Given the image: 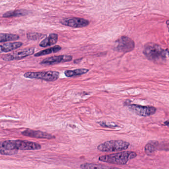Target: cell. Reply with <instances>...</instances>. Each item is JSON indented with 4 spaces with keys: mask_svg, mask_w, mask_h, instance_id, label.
<instances>
[{
    "mask_svg": "<svg viewBox=\"0 0 169 169\" xmlns=\"http://www.w3.org/2000/svg\"><path fill=\"white\" fill-rule=\"evenodd\" d=\"M130 146L129 142L122 140L107 141L99 144L98 149L101 152H115L127 149Z\"/></svg>",
    "mask_w": 169,
    "mask_h": 169,
    "instance_id": "277c9868",
    "label": "cell"
},
{
    "mask_svg": "<svg viewBox=\"0 0 169 169\" xmlns=\"http://www.w3.org/2000/svg\"><path fill=\"white\" fill-rule=\"evenodd\" d=\"M143 52L148 60L157 63L166 59V50L154 43H148L146 44Z\"/></svg>",
    "mask_w": 169,
    "mask_h": 169,
    "instance_id": "7a4b0ae2",
    "label": "cell"
},
{
    "mask_svg": "<svg viewBox=\"0 0 169 169\" xmlns=\"http://www.w3.org/2000/svg\"><path fill=\"white\" fill-rule=\"evenodd\" d=\"M107 166L101 164L93 163H84L80 165V168L83 169H106Z\"/></svg>",
    "mask_w": 169,
    "mask_h": 169,
    "instance_id": "d6986e66",
    "label": "cell"
},
{
    "mask_svg": "<svg viewBox=\"0 0 169 169\" xmlns=\"http://www.w3.org/2000/svg\"><path fill=\"white\" fill-rule=\"evenodd\" d=\"M164 125L169 127V120H167V121H166L165 122Z\"/></svg>",
    "mask_w": 169,
    "mask_h": 169,
    "instance_id": "603a6c76",
    "label": "cell"
},
{
    "mask_svg": "<svg viewBox=\"0 0 169 169\" xmlns=\"http://www.w3.org/2000/svg\"><path fill=\"white\" fill-rule=\"evenodd\" d=\"M73 57L69 55H60L46 58L40 62L41 65H51L62 62H69L72 60Z\"/></svg>",
    "mask_w": 169,
    "mask_h": 169,
    "instance_id": "30bf717a",
    "label": "cell"
},
{
    "mask_svg": "<svg viewBox=\"0 0 169 169\" xmlns=\"http://www.w3.org/2000/svg\"><path fill=\"white\" fill-rule=\"evenodd\" d=\"M135 47V42L133 40L127 36H122L116 41L113 50L126 53L133 50Z\"/></svg>",
    "mask_w": 169,
    "mask_h": 169,
    "instance_id": "8992f818",
    "label": "cell"
},
{
    "mask_svg": "<svg viewBox=\"0 0 169 169\" xmlns=\"http://www.w3.org/2000/svg\"><path fill=\"white\" fill-rule=\"evenodd\" d=\"M166 52H167V53H168L169 55V50H166Z\"/></svg>",
    "mask_w": 169,
    "mask_h": 169,
    "instance_id": "d4e9b609",
    "label": "cell"
},
{
    "mask_svg": "<svg viewBox=\"0 0 169 169\" xmlns=\"http://www.w3.org/2000/svg\"><path fill=\"white\" fill-rule=\"evenodd\" d=\"M127 106L130 111L138 115L143 117L152 115L157 111V109L155 107L151 106H142L133 104H129Z\"/></svg>",
    "mask_w": 169,
    "mask_h": 169,
    "instance_id": "ba28073f",
    "label": "cell"
},
{
    "mask_svg": "<svg viewBox=\"0 0 169 169\" xmlns=\"http://www.w3.org/2000/svg\"><path fill=\"white\" fill-rule=\"evenodd\" d=\"M137 154L133 151H122L114 154L101 156L99 157V161L105 163L117 165H125L127 162L135 158Z\"/></svg>",
    "mask_w": 169,
    "mask_h": 169,
    "instance_id": "6da1fadb",
    "label": "cell"
},
{
    "mask_svg": "<svg viewBox=\"0 0 169 169\" xmlns=\"http://www.w3.org/2000/svg\"><path fill=\"white\" fill-rule=\"evenodd\" d=\"M17 153V150H16L7 149L3 148L1 146V142H0V154L5 155H11L16 154Z\"/></svg>",
    "mask_w": 169,
    "mask_h": 169,
    "instance_id": "44dd1931",
    "label": "cell"
},
{
    "mask_svg": "<svg viewBox=\"0 0 169 169\" xmlns=\"http://www.w3.org/2000/svg\"><path fill=\"white\" fill-rule=\"evenodd\" d=\"M89 70L86 68H80L75 70H68L64 72L65 75L67 77H75L82 75L89 72Z\"/></svg>",
    "mask_w": 169,
    "mask_h": 169,
    "instance_id": "5bb4252c",
    "label": "cell"
},
{
    "mask_svg": "<svg viewBox=\"0 0 169 169\" xmlns=\"http://www.w3.org/2000/svg\"><path fill=\"white\" fill-rule=\"evenodd\" d=\"M160 144L156 141H150L145 145V152L147 155L152 154L158 148H160Z\"/></svg>",
    "mask_w": 169,
    "mask_h": 169,
    "instance_id": "9a60e30c",
    "label": "cell"
},
{
    "mask_svg": "<svg viewBox=\"0 0 169 169\" xmlns=\"http://www.w3.org/2000/svg\"><path fill=\"white\" fill-rule=\"evenodd\" d=\"M23 76L26 78L35 79L52 82L58 80L59 77V73L55 71L27 72L24 73Z\"/></svg>",
    "mask_w": 169,
    "mask_h": 169,
    "instance_id": "5b68a950",
    "label": "cell"
},
{
    "mask_svg": "<svg viewBox=\"0 0 169 169\" xmlns=\"http://www.w3.org/2000/svg\"><path fill=\"white\" fill-rule=\"evenodd\" d=\"M19 39V36L16 34L0 33V43L16 41Z\"/></svg>",
    "mask_w": 169,
    "mask_h": 169,
    "instance_id": "ac0fdd59",
    "label": "cell"
},
{
    "mask_svg": "<svg viewBox=\"0 0 169 169\" xmlns=\"http://www.w3.org/2000/svg\"><path fill=\"white\" fill-rule=\"evenodd\" d=\"M21 134L24 136L37 138H44V139H52L55 138V136L50 133L40 130H35L27 129L21 132Z\"/></svg>",
    "mask_w": 169,
    "mask_h": 169,
    "instance_id": "8fae6325",
    "label": "cell"
},
{
    "mask_svg": "<svg viewBox=\"0 0 169 169\" xmlns=\"http://www.w3.org/2000/svg\"><path fill=\"white\" fill-rule=\"evenodd\" d=\"M62 25L73 28H82L87 26L90 23L87 20L81 18L73 17L64 18L60 21Z\"/></svg>",
    "mask_w": 169,
    "mask_h": 169,
    "instance_id": "9c48e42d",
    "label": "cell"
},
{
    "mask_svg": "<svg viewBox=\"0 0 169 169\" xmlns=\"http://www.w3.org/2000/svg\"><path fill=\"white\" fill-rule=\"evenodd\" d=\"M99 124L103 127H109V128H115L118 127V126L115 123L111 122H106L101 121L98 122Z\"/></svg>",
    "mask_w": 169,
    "mask_h": 169,
    "instance_id": "7402d4cb",
    "label": "cell"
},
{
    "mask_svg": "<svg viewBox=\"0 0 169 169\" xmlns=\"http://www.w3.org/2000/svg\"><path fill=\"white\" fill-rule=\"evenodd\" d=\"M166 24H167V25L169 31V20L166 22Z\"/></svg>",
    "mask_w": 169,
    "mask_h": 169,
    "instance_id": "cb8c5ba5",
    "label": "cell"
},
{
    "mask_svg": "<svg viewBox=\"0 0 169 169\" xmlns=\"http://www.w3.org/2000/svg\"><path fill=\"white\" fill-rule=\"evenodd\" d=\"M28 12L24 9H17L8 12L3 15V17L9 18L24 16L27 15Z\"/></svg>",
    "mask_w": 169,
    "mask_h": 169,
    "instance_id": "e0dca14e",
    "label": "cell"
},
{
    "mask_svg": "<svg viewBox=\"0 0 169 169\" xmlns=\"http://www.w3.org/2000/svg\"><path fill=\"white\" fill-rule=\"evenodd\" d=\"M44 36V35L38 33L29 32L27 34V38L28 40H33V41L39 40L43 38Z\"/></svg>",
    "mask_w": 169,
    "mask_h": 169,
    "instance_id": "ffe728a7",
    "label": "cell"
},
{
    "mask_svg": "<svg viewBox=\"0 0 169 169\" xmlns=\"http://www.w3.org/2000/svg\"><path fill=\"white\" fill-rule=\"evenodd\" d=\"M61 50V47L58 45H56L53 47H50L49 49L44 50H41L40 52H38L37 53H36L34 55V56L36 57H39V56L46 55L51 54L52 53H55L57 52H59Z\"/></svg>",
    "mask_w": 169,
    "mask_h": 169,
    "instance_id": "2e32d148",
    "label": "cell"
},
{
    "mask_svg": "<svg viewBox=\"0 0 169 169\" xmlns=\"http://www.w3.org/2000/svg\"><path fill=\"white\" fill-rule=\"evenodd\" d=\"M58 41V35L56 34H51L43 40L40 43V47H47L55 44Z\"/></svg>",
    "mask_w": 169,
    "mask_h": 169,
    "instance_id": "4fadbf2b",
    "label": "cell"
},
{
    "mask_svg": "<svg viewBox=\"0 0 169 169\" xmlns=\"http://www.w3.org/2000/svg\"><path fill=\"white\" fill-rule=\"evenodd\" d=\"M22 45L23 43L20 42H10L0 44V53L11 52L20 47Z\"/></svg>",
    "mask_w": 169,
    "mask_h": 169,
    "instance_id": "7c38bea8",
    "label": "cell"
},
{
    "mask_svg": "<svg viewBox=\"0 0 169 169\" xmlns=\"http://www.w3.org/2000/svg\"><path fill=\"white\" fill-rule=\"evenodd\" d=\"M3 148L9 150H39L41 145L36 142L22 140H8L1 142Z\"/></svg>",
    "mask_w": 169,
    "mask_h": 169,
    "instance_id": "3957f363",
    "label": "cell"
},
{
    "mask_svg": "<svg viewBox=\"0 0 169 169\" xmlns=\"http://www.w3.org/2000/svg\"><path fill=\"white\" fill-rule=\"evenodd\" d=\"M35 52L34 47H30L22 50H18L13 53L3 55L1 58L4 61L17 60L33 55Z\"/></svg>",
    "mask_w": 169,
    "mask_h": 169,
    "instance_id": "52a82bcc",
    "label": "cell"
}]
</instances>
